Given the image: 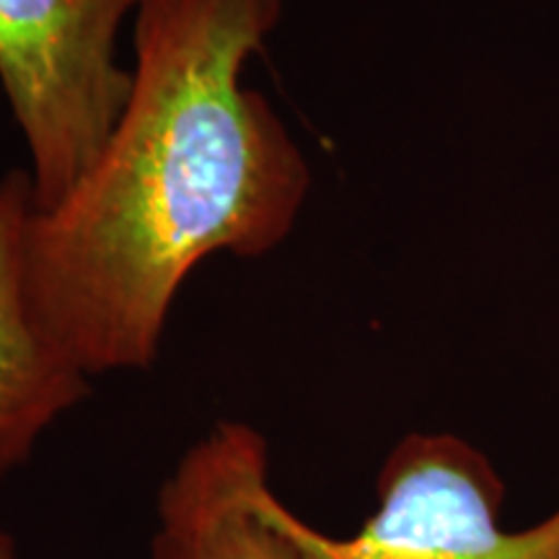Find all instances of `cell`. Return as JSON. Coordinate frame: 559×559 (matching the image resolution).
I'll return each mask as SVG.
<instances>
[{"mask_svg": "<svg viewBox=\"0 0 559 559\" xmlns=\"http://www.w3.org/2000/svg\"><path fill=\"white\" fill-rule=\"evenodd\" d=\"M288 0H143L130 91L70 190L37 207L29 298L39 330L86 376L148 370L187 280L218 254L283 247L313 174L247 83Z\"/></svg>", "mask_w": 559, "mask_h": 559, "instance_id": "1", "label": "cell"}, {"mask_svg": "<svg viewBox=\"0 0 559 559\" xmlns=\"http://www.w3.org/2000/svg\"><path fill=\"white\" fill-rule=\"evenodd\" d=\"M143 0H0V88L26 148L37 207L79 181L130 91L117 58Z\"/></svg>", "mask_w": 559, "mask_h": 559, "instance_id": "2", "label": "cell"}, {"mask_svg": "<svg viewBox=\"0 0 559 559\" xmlns=\"http://www.w3.org/2000/svg\"><path fill=\"white\" fill-rule=\"evenodd\" d=\"M379 508L353 536L313 528L260 489V510L304 559H559V508L521 531L502 528L498 469L456 432H407L379 472Z\"/></svg>", "mask_w": 559, "mask_h": 559, "instance_id": "3", "label": "cell"}, {"mask_svg": "<svg viewBox=\"0 0 559 559\" xmlns=\"http://www.w3.org/2000/svg\"><path fill=\"white\" fill-rule=\"evenodd\" d=\"M267 481V438L241 419L215 423L158 489L151 559H304L260 510Z\"/></svg>", "mask_w": 559, "mask_h": 559, "instance_id": "4", "label": "cell"}, {"mask_svg": "<svg viewBox=\"0 0 559 559\" xmlns=\"http://www.w3.org/2000/svg\"><path fill=\"white\" fill-rule=\"evenodd\" d=\"M37 198L26 166L0 177V487L91 394V376L39 330L29 298Z\"/></svg>", "mask_w": 559, "mask_h": 559, "instance_id": "5", "label": "cell"}, {"mask_svg": "<svg viewBox=\"0 0 559 559\" xmlns=\"http://www.w3.org/2000/svg\"><path fill=\"white\" fill-rule=\"evenodd\" d=\"M0 559H19L13 539L9 534H3V531H0Z\"/></svg>", "mask_w": 559, "mask_h": 559, "instance_id": "6", "label": "cell"}]
</instances>
